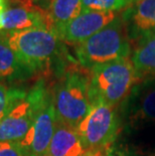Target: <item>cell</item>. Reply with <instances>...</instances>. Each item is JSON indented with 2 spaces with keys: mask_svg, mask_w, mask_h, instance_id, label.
<instances>
[{
  "mask_svg": "<svg viewBox=\"0 0 155 156\" xmlns=\"http://www.w3.org/2000/svg\"><path fill=\"white\" fill-rule=\"evenodd\" d=\"M141 81L131 58L97 66L89 71L91 101L120 106Z\"/></svg>",
  "mask_w": 155,
  "mask_h": 156,
  "instance_id": "6da1fadb",
  "label": "cell"
},
{
  "mask_svg": "<svg viewBox=\"0 0 155 156\" xmlns=\"http://www.w3.org/2000/svg\"><path fill=\"white\" fill-rule=\"evenodd\" d=\"M133 44L120 13L106 27L76 45L75 55L79 64L90 71L97 66L131 58Z\"/></svg>",
  "mask_w": 155,
  "mask_h": 156,
  "instance_id": "7a4b0ae2",
  "label": "cell"
},
{
  "mask_svg": "<svg viewBox=\"0 0 155 156\" xmlns=\"http://www.w3.org/2000/svg\"><path fill=\"white\" fill-rule=\"evenodd\" d=\"M3 38L22 64L34 74L51 64L60 51L61 39L48 28H30L10 30Z\"/></svg>",
  "mask_w": 155,
  "mask_h": 156,
  "instance_id": "3957f363",
  "label": "cell"
},
{
  "mask_svg": "<svg viewBox=\"0 0 155 156\" xmlns=\"http://www.w3.org/2000/svg\"><path fill=\"white\" fill-rule=\"evenodd\" d=\"M58 123L77 128L92 106L89 73L68 72L52 91Z\"/></svg>",
  "mask_w": 155,
  "mask_h": 156,
  "instance_id": "277c9868",
  "label": "cell"
},
{
  "mask_svg": "<svg viewBox=\"0 0 155 156\" xmlns=\"http://www.w3.org/2000/svg\"><path fill=\"white\" fill-rule=\"evenodd\" d=\"M122 128L119 106L93 102L87 116L76 128L85 147L98 155H107Z\"/></svg>",
  "mask_w": 155,
  "mask_h": 156,
  "instance_id": "5b68a950",
  "label": "cell"
},
{
  "mask_svg": "<svg viewBox=\"0 0 155 156\" xmlns=\"http://www.w3.org/2000/svg\"><path fill=\"white\" fill-rule=\"evenodd\" d=\"M51 90L44 80L28 89L27 94L0 123V141L20 142L33 125Z\"/></svg>",
  "mask_w": 155,
  "mask_h": 156,
  "instance_id": "8992f818",
  "label": "cell"
},
{
  "mask_svg": "<svg viewBox=\"0 0 155 156\" xmlns=\"http://www.w3.org/2000/svg\"><path fill=\"white\" fill-rule=\"evenodd\" d=\"M121 123L128 128L155 121V77L143 79L119 106Z\"/></svg>",
  "mask_w": 155,
  "mask_h": 156,
  "instance_id": "52a82bcc",
  "label": "cell"
},
{
  "mask_svg": "<svg viewBox=\"0 0 155 156\" xmlns=\"http://www.w3.org/2000/svg\"><path fill=\"white\" fill-rule=\"evenodd\" d=\"M57 124L54 96L52 91H51L33 125L25 137L19 142L25 156H48V147L55 134Z\"/></svg>",
  "mask_w": 155,
  "mask_h": 156,
  "instance_id": "ba28073f",
  "label": "cell"
},
{
  "mask_svg": "<svg viewBox=\"0 0 155 156\" xmlns=\"http://www.w3.org/2000/svg\"><path fill=\"white\" fill-rule=\"evenodd\" d=\"M120 12L86 11L55 32L62 41L78 45L106 27Z\"/></svg>",
  "mask_w": 155,
  "mask_h": 156,
  "instance_id": "9c48e42d",
  "label": "cell"
},
{
  "mask_svg": "<svg viewBox=\"0 0 155 156\" xmlns=\"http://www.w3.org/2000/svg\"><path fill=\"white\" fill-rule=\"evenodd\" d=\"M131 44L155 34V0H137L121 13Z\"/></svg>",
  "mask_w": 155,
  "mask_h": 156,
  "instance_id": "30bf717a",
  "label": "cell"
},
{
  "mask_svg": "<svg viewBox=\"0 0 155 156\" xmlns=\"http://www.w3.org/2000/svg\"><path fill=\"white\" fill-rule=\"evenodd\" d=\"M108 155V154H107ZM48 156H106L89 151L75 128L58 123L49 144Z\"/></svg>",
  "mask_w": 155,
  "mask_h": 156,
  "instance_id": "8fae6325",
  "label": "cell"
},
{
  "mask_svg": "<svg viewBox=\"0 0 155 156\" xmlns=\"http://www.w3.org/2000/svg\"><path fill=\"white\" fill-rule=\"evenodd\" d=\"M30 28H48V21L45 12L34 6L7 8L4 14V29L24 30Z\"/></svg>",
  "mask_w": 155,
  "mask_h": 156,
  "instance_id": "7c38bea8",
  "label": "cell"
},
{
  "mask_svg": "<svg viewBox=\"0 0 155 156\" xmlns=\"http://www.w3.org/2000/svg\"><path fill=\"white\" fill-rule=\"evenodd\" d=\"M34 75L19 61L5 39L0 38V83L25 81Z\"/></svg>",
  "mask_w": 155,
  "mask_h": 156,
  "instance_id": "4fadbf2b",
  "label": "cell"
},
{
  "mask_svg": "<svg viewBox=\"0 0 155 156\" xmlns=\"http://www.w3.org/2000/svg\"><path fill=\"white\" fill-rule=\"evenodd\" d=\"M131 59L142 80L155 76V34L135 42Z\"/></svg>",
  "mask_w": 155,
  "mask_h": 156,
  "instance_id": "5bb4252c",
  "label": "cell"
},
{
  "mask_svg": "<svg viewBox=\"0 0 155 156\" xmlns=\"http://www.w3.org/2000/svg\"><path fill=\"white\" fill-rule=\"evenodd\" d=\"M83 0H51L47 10L49 29L55 32L82 13Z\"/></svg>",
  "mask_w": 155,
  "mask_h": 156,
  "instance_id": "9a60e30c",
  "label": "cell"
},
{
  "mask_svg": "<svg viewBox=\"0 0 155 156\" xmlns=\"http://www.w3.org/2000/svg\"><path fill=\"white\" fill-rule=\"evenodd\" d=\"M27 91L21 87H9L0 83V123L5 119L18 102L25 98Z\"/></svg>",
  "mask_w": 155,
  "mask_h": 156,
  "instance_id": "2e32d148",
  "label": "cell"
},
{
  "mask_svg": "<svg viewBox=\"0 0 155 156\" xmlns=\"http://www.w3.org/2000/svg\"><path fill=\"white\" fill-rule=\"evenodd\" d=\"M137 0H83L82 12L114 11L121 12L134 4Z\"/></svg>",
  "mask_w": 155,
  "mask_h": 156,
  "instance_id": "e0dca14e",
  "label": "cell"
},
{
  "mask_svg": "<svg viewBox=\"0 0 155 156\" xmlns=\"http://www.w3.org/2000/svg\"><path fill=\"white\" fill-rule=\"evenodd\" d=\"M0 156H25L18 142L0 141Z\"/></svg>",
  "mask_w": 155,
  "mask_h": 156,
  "instance_id": "ac0fdd59",
  "label": "cell"
},
{
  "mask_svg": "<svg viewBox=\"0 0 155 156\" xmlns=\"http://www.w3.org/2000/svg\"><path fill=\"white\" fill-rule=\"evenodd\" d=\"M6 9H7V8L0 10V30L4 29V14H5Z\"/></svg>",
  "mask_w": 155,
  "mask_h": 156,
  "instance_id": "d6986e66",
  "label": "cell"
},
{
  "mask_svg": "<svg viewBox=\"0 0 155 156\" xmlns=\"http://www.w3.org/2000/svg\"><path fill=\"white\" fill-rule=\"evenodd\" d=\"M5 8H7L6 1H5V0H0V10H2V9H5Z\"/></svg>",
  "mask_w": 155,
  "mask_h": 156,
  "instance_id": "ffe728a7",
  "label": "cell"
},
{
  "mask_svg": "<svg viewBox=\"0 0 155 156\" xmlns=\"http://www.w3.org/2000/svg\"><path fill=\"white\" fill-rule=\"evenodd\" d=\"M150 156H155V153H154V154H152V155H150Z\"/></svg>",
  "mask_w": 155,
  "mask_h": 156,
  "instance_id": "44dd1931",
  "label": "cell"
},
{
  "mask_svg": "<svg viewBox=\"0 0 155 156\" xmlns=\"http://www.w3.org/2000/svg\"><path fill=\"white\" fill-rule=\"evenodd\" d=\"M106 156H112V155H110V154H108V155H106Z\"/></svg>",
  "mask_w": 155,
  "mask_h": 156,
  "instance_id": "7402d4cb",
  "label": "cell"
},
{
  "mask_svg": "<svg viewBox=\"0 0 155 156\" xmlns=\"http://www.w3.org/2000/svg\"><path fill=\"white\" fill-rule=\"evenodd\" d=\"M152 77H155V76H152Z\"/></svg>",
  "mask_w": 155,
  "mask_h": 156,
  "instance_id": "603a6c76",
  "label": "cell"
}]
</instances>
